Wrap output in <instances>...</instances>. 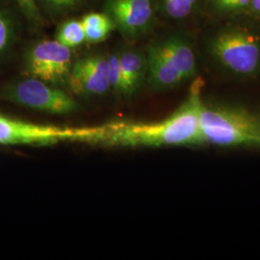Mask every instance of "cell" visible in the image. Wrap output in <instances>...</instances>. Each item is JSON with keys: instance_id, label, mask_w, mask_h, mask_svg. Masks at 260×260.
<instances>
[{"instance_id": "cell-1", "label": "cell", "mask_w": 260, "mask_h": 260, "mask_svg": "<svg viewBox=\"0 0 260 260\" xmlns=\"http://www.w3.org/2000/svg\"><path fill=\"white\" fill-rule=\"evenodd\" d=\"M205 83L197 77L185 101L167 119L157 122L118 121L103 125L98 143L123 147H171L204 145L200 113Z\"/></svg>"}, {"instance_id": "cell-2", "label": "cell", "mask_w": 260, "mask_h": 260, "mask_svg": "<svg viewBox=\"0 0 260 260\" xmlns=\"http://www.w3.org/2000/svg\"><path fill=\"white\" fill-rule=\"evenodd\" d=\"M205 50L215 66L226 75L251 79L260 75V27L237 18L210 32Z\"/></svg>"}, {"instance_id": "cell-3", "label": "cell", "mask_w": 260, "mask_h": 260, "mask_svg": "<svg viewBox=\"0 0 260 260\" xmlns=\"http://www.w3.org/2000/svg\"><path fill=\"white\" fill-rule=\"evenodd\" d=\"M150 90L162 92L177 88L194 79L198 74L195 45L188 34L171 32L154 39L147 47Z\"/></svg>"}, {"instance_id": "cell-4", "label": "cell", "mask_w": 260, "mask_h": 260, "mask_svg": "<svg viewBox=\"0 0 260 260\" xmlns=\"http://www.w3.org/2000/svg\"><path fill=\"white\" fill-rule=\"evenodd\" d=\"M200 126L204 145L222 148L260 146V119L245 107L204 102Z\"/></svg>"}, {"instance_id": "cell-5", "label": "cell", "mask_w": 260, "mask_h": 260, "mask_svg": "<svg viewBox=\"0 0 260 260\" xmlns=\"http://www.w3.org/2000/svg\"><path fill=\"white\" fill-rule=\"evenodd\" d=\"M103 132V125L83 128L58 127L18 121L0 115L2 145H51L65 141L98 143Z\"/></svg>"}, {"instance_id": "cell-6", "label": "cell", "mask_w": 260, "mask_h": 260, "mask_svg": "<svg viewBox=\"0 0 260 260\" xmlns=\"http://www.w3.org/2000/svg\"><path fill=\"white\" fill-rule=\"evenodd\" d=\"M1 95L10 103L48 114L69 115L80 109L79 104L60 87L30 76L7 84Z\"/></svg>"}, {"instance_id": "cell-7", "label": "cell", "mask_w": 260, "mask_h": 260, "mask_svg": "<svg viewBox=\"0 0 260 260\" xmlns=\"http://www.w3.org/2000/svg\"><path fill=\"white\" fill-rule=\"evenodd\" d=\"M73 65V49L56 40L34 43L24 55V71L27 76L60 88L69 86Z\"/></svg>"}, {"instance_id": "cell-8", "label": "cell", "mask_w": 260, "mask_h": 260, "mask_svg": "<svg viewBox=\"0 0 260 260\" xmlns=\"http://www.w3.org/2000/svg\"><path fill=\"white\" fill-rule=\"evenodd\" d=\"M103 8L123 37L137 40L153 27L157 0H105Z\"/></svg>"}, {"instance_id": "cell-9", "label": "cell", "mask_w": 260, "mask_h": 260, "mask_svg": "<svg viewBox=\"0 0 260 260\" xmlns=\"http://www.w3.org/2000/svg\"><path fill=\"white\" fill-rule=\"evenodd\" d=\"M75 94L100 96L110 90L108 56L93 53L74 62L68 86Z\"/></svg>"}, {"instance_id": "cell-10", "label": "cell", "mask_w": 260, "mask_h": 260, "mask_svg": "<svg viewBox=\"0 0 260 260\" xmlns=\"http://www.w3.org/2000/svg\"><path fill=\"white\" fill-rule=\"evenodd\" d=\"M118 52L122 75L121 95L131 98L139 92L147 81L148 61L146 51L127 47L118 50Z\"/></svg>"}, {"instance_id": "cell-11", "label": "cell", "mask_w": 260, "mask_h": 260, "mask_svg": "<svg viewBox=\"0 0 260 260\" xmlns=\"http://www.w3.org/2000/svg\"><path fill=\"white\" fill-rule=\"evenodd\" d=\"M205 0H157L158 10L170 19L181 20L194 15Z\"/></svg>"}, {"instance_id": "cell-12", "label": "cell", "mask_w": 260, "mask_h": 260, "mask_svg": "<svg viewBox=\"0 0 260 260\" xmlns=\"http://www.w3.org/2000/svg\"><path fill=\"white\" fill-rule=\"evenodd\" d=\"M55 40L72 49L86 43L85 30L81 19H68L62 22L57 28Z\"/></svg>"}, {"instance_id": "cell-13", "label": "cell", "mask_w": 260, "mask_h": 260, "mask_svg": "<svg viewBox=\"0 0 260 260\" xmlns=\"http://www.w3.org/2000/svg\"><path fill=\"white\" fill-rule=\"evenodd\" d=\"M208 8L223 19H235L247 15L251 0H205Z\"/></svg>"}, {"instance_id": "cell-14", "label": "cell", "mask_w": 260, "mask_h": 260, "mask_svg": "<svg viewBox=\"0 0 260 260\" xmlns=\"http://www.w3.org/2000/svg\"><path fill=\"white\" fill-rule=\"evenodd\" d=\"M16 40V26L8 12L0 7V56L5 54Z\"/></svg>"}, {"instance_id": "cell-15", "label": "cell", "mask_w": 260, "mask_h": 260, "mask_svg": "<svg viewBox=\"0 0 260 260\" xmlns=\"http://www.w3.org/2000/svg\"><path fill=\"white\" fill-rule=\"evenodd\" d=\"M108 78L110 90L114 93H122V75L119 52L114 51L108 54Z\"/></svg>"}, {"instance_id": "cell-16", "label": "cell", "mask_w": 260, "mask_h": 260, "mask_svg": "<svg viewBox=\"0 0 260 260\" xmlns=\"http://www.w3.org/2000/svg\"><path fill=\"white\" fill-rule=\"evenodd\" d=\"M85 0H38L41 7L53 15L64 14L69 11L75 9Z\"/></svg>"}, {"instance_id": "cell-17", "label": "cell", "mask_w": 260, "mask_h": 260, "mask_svg": "<svg viewBox=\"0 0 260 260\" xmlns=\"http://www.w3.org/2000/svg\"><path fill=\"white\" fill-rule=\"evenodd\" d=\"M22 13L25 15L32 23L38 25L42 21V15L40 12V6L38 0H15Z\"/></svg>"}, {"instance_id": "cell-18", "label": "cell", "mask_w": 260, "mask_h": 260, "mask_svg": "<svg viewBox=\"0 0 260 260\" xmlns=\"http://www.w3.org/2000/svg\"><path fill=\"white\" fill-rule=\"evenodd\" d=\"M246 16L260 19V0H251V4Z\"/></svg>"}]
</instances>
